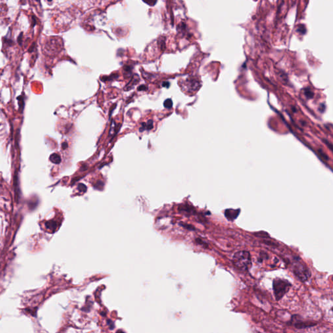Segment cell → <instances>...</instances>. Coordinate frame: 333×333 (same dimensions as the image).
Listing matches in <instances>:
<instances>
[{
	"instance_id": "6da1fadb",
	"label": "cell",
	"mask_w": 333,
	"mask_h": 333,
	"mask_svg": "<svg viewBox=\"0 0 333 333\" xmlns=\"http://www.w3.org/2000/svg\"><path fill=\"white\" fill-rule=\"evenodd\" d=\"M232 262L234 267L240 271H247L252 266L250 254L247 250H239L234 253Z\"/></svg>"
},
{
	"instance_id": "7a4b0ae2",
	"label": "cell",
	"mask_w": 333,
	"mask_h": 333,
	"mask_svg": "<svg viewBox=\"0 0 333 333\" xmlns=\"http://www.w3.org/2000/svg\"><path fill=\"white\" fill-rule=\"evenodd\" d=\"M292 286L288 280L277 277L273 280V291L275 300L279 301L288 293Z\"/></svg>"
},
{
	"instance_id": "3957f363",
	"label": "cell",
	"mask_w": 333,
	"mask_h": 333,
	"mask_svg": "<svg viewBox=\"0 0 333 333\" xmlns=\"http://www.w3.org/2000/svg\"><path fill=\"white\" fill-rule=\"evenodd\" d=\"M292 271L297 279L302 282L307 281L311 277V272L309 268L305 264L301 262V260H297V257L292 266Z\"/></svg>"
},
{
	"instance_id": "277c9868",
	"label": "cell",
	"mask_w": 333,
	"mask_h": 333,
	"mask_svg": "<svg viewBox=\"0 0 333 333\" xmlns=\"http://www.w3.org/2000/svg\"><path fill=\"white\" fill-rule=\"evenodd\" d=\"M290 325H292L297 329H305L316 326L317 323L311 321H304L301 318H297V315L292 316L290 321H289Z\"/></svg>"
},
{
	"instance_id": "5b68a950",
	"label": "cell",
	"mask_w": 333,
	"mask_h": 333,
	"mask_svg": "<svg viewBox=\"0 0 333 333\" xmlns=\"http://www.w3.org/2000/svg\"><path fill=\"white\" fill-rule=\"evenodd\" d=\"M240 212H241V210L240 209H226L225 210V216L226 218V219L229 221H234L236 220L239 215Z\"/></svg>"
},
{
	"instance_id": "8992f818",
	"label": "cell",
	"mask_w": 333,
	"mask_h": 333,
	"mask_svg": "<svg viewBox=\"0 0 333 333\" xmlns=\"http://www.w3.org/2000/svg\"><path fill=\"white\" fill-rule=\"evenodd\" d=\"M60 44V42L59 41L58 39H56V38H51V39H50L48 41H47V42L46 44V50H48L49 51H56L57 49L58 50V48L60 46V45L57 46V44Z\"/></svg>"
},
{
	"instance_id": "52a82bcc",
	"label": "cell",
	"mask_w": 333,
	"mask_h": 333,
	"mask_svg": "<svg viewBox=\"0 0 333 333\" xmlns=\"http://www.w3.org/2000/svg\"><path fill=\"white\" fill-rule=\"evenodd\" d=\"M50 160L54 164H59L61 162V156L57 153H53L50 156Z\"/></svg>"
},
{
	"instance_id": "ba28073f",
	"label": "cell",
	"mask_w": 333,
	"mask_h": 333,
	"mask_svg": "<svg viewBox=\"0 0 333 333\" xmlns=\"http://www.w3.org/2000/svg\"><path fill=\"white\" fill-rule=\"evenodd\" d=\"M180 211H182V212H184V213H187V214H189V215L195 214V209L192 208V207L188 206V205L183 206L182 208H180Z\"/></svg>"
},
{
	"instance_id": "9c48e42d",
	"label": "cell",
	"mask_w": 333,
	"mask_h": 333,
	"mask_svg": "<svg viewBox=\"0 0 333 333\" xmlns=\"http://www.w3.org/2000/svg\"><path fill=\"white\" fill-rule=\"evenodd\" d=\"M254 235L258 237H260V238L263 239H270L271 237L269 235V234L265 231H259L256 232L254 233Z\"/></svg>"
},
{
	"instance_id": "30bf717a",
	"label": "cell",
	"mask_w": 333,
	"mask_h": 333,
	"mask_svg": "<svg viewBox=\"0 0 333 333\" xmlns=\"http://www.w3.org/2000/svg\"><path fill=\"white\" fill-rule=\"evenodd\" d=\"M17 100H18V105H19V110H20V113H22V111L24 109V106H25V102H24V98L22 96H19L17 98Z\"/></svg>"
},
{
	"instance_id": "8fae6325",
	"label": "cell",
	"mask_w": 333,
	"mask_h": 333,
	"mask_svg": "<svg viewBox=\"0 0 333 333\" xmlns=\"http://www.w3.org/2000/svg\"><path fill=\"white\" fill-rule=\"evenodd\" d=\"M269 258V256H268V254L267 253L264 252V251H261L260 253V257L258 258V262H262L263 260H267V259Z\"/></svg>"
},
{
	"instance_id": "7c38bea8",
	"label": "cell",
	"mask_w": 333,
	"mask_h": 333,
	"mask_svg": "<svg viewBox=\"0 0 333 333\" xmlns=\"http://www.w3.org/2000/svg\"><path fill=\"white\" fill-rule=\"evenodd\" d=\"M195 241L196 244L199 245H201L202 247L205 248V249H208V244H207L206 242H205L204 241H203V239H201L200 238H196L195 239Z\"/></svg>"
},
{
	"instance_id": "4fadbf2b",
	"label": "cell",
	"mask_w": 333,
	"mask_h": 333,
	"mask_svg": "<svg viewBox=\"0 0 333 333\" xmlns=\"http://www.w3.org/2000/svg\"><path fill=\"white\" fill-rule=\"evenodd\" d=\"M296 32L299 33L301 35H305L307 33V29H306V27L304 25H299L297 26Z\"/></svg>"
},
{
	"instance_id": "5bb4252c",
	"label": "cell",
	"mask_w": 333,
	"mask_h": 333,
	"mask_svg": "<svg viewBox=\"0 0 333 333\" xmlns=\"http://www.w3.org/2000/svg\"><path fill=\"white\" fill-rule=\"evenodd\" d=\"M180 225L182 226H183L184 228H185L187 230H196V228L193 226V225H187V224H183V223H180Z\"/></svg>"
},
{
	"instance_id": "9a60e30c",
	"label": "cell",
	"mask_w": 333,
	"mask_h": 333,
	"mask_svg": "<svg viewBox=\"0 0 333 333\" xmlns=\"http://www.w3.org/2000/svg\"><path fill=\"white\" fill-rule=\"evenodd\" d=\"M46 226L50 229H56L57 227V223L53 221H50L46 224Z\"/></svg>"
},
{
	"instance_id": "2e32d148",
	"label": "cell",
	"mask_w": 333,
	"mask_h": 333,
	"mask_svg": "<svg viewBox=\"0 0 333 333\" xmlns=\"http://www.w3.org/2000/svg\"><path fill=\"white\" fill-rule=\"evenodd\" d=\"M164 105L166 108H171L173 106V102L171 100H166L164 102Z\"/></svg>"
},
{
	"instance_id": "e0dca14e",
	"label": "cell",
	"mask_w": 333,
	"mask_h": 333,
	"mask_svg": "<svg viewBox=\"0 0 333 333\" xmlns=\"http://www.w3.org/2000/svg\"><path fill=\"white\" fill-rule=\"evenodd\" d=\"M265 244H267V245H269V246H272V247L278 246V244L277 245L276 243L272 241H271V240H269V241H265Z\"/></svg>"
},
{
	"instance_id": "ac0fdd59",
	"label": "cell",
	"mask_w": 333,
	"mask_h": 333,
	"mask_svg": "<svg viewBox=\"0 0 333 333\" xmlns=\"http://www.w3.org/2000/svg\"><path fill=\"white\" fill-rule=\"evenodd\" d=\"M78 189L80 190V191L85 192L87 190V187L85 185L81 184L78 185Z\"/></svg>"
},
{
	"instance_id": "d6986e66",
	"label": "cell",
	"mask_w": 333,
	"mask_h": 333,
	"mask_svg": "<svg viewBox=\"0 0 333 333\" xmlns=\"http://www.w3.org/2000/svg\"><path fill=\"white\" fill-rule=\"evenodd\" d=\"M305 94L306 96H307V97L309 98L313 97V93H312V92H311L310 90H308V91H305Z\"/></svg>"
},
{
	"instance_id": "ffe728a7",
	"label": "cell",
	"mask_w": 333,
	"mask_h": 333,
	"mask_svg": "<svg viewBox=\"0 0 333 333\" xmlns=\"http://www.w3.org/2000/svg\"><path fill=\"white\" fill-rule=\"evenodd\" d=\"M144 2H146V3H148L151 5H154L155 3H156V0H144Z\"/></svg>"
},
{
	"instance_id": "44dd1931",
	"label": "cell",
	"mask_w": 333,
	"mask_h": 333,
	"mask_svg": "<svg viewBox=\"0 0 333 333\" xmlns=\"http://www.w3.org/2000/svg\"><path fill=\"white\" fill-rule=\"evenodd\" d=\"M22 38H23V33H21L20 35H19V37H18V39H17L18 42L20 45H21L22 42Z\"/></svg>"
},
{
	"instance_id": "7402d4cb",
	"label": "cell",
	"mask_w": 333,
	"mask_h": 333,
	"mask_svg": "<svg viewBox=\"0 0 333 333\" xmlns=\"http://www.w3.org/2000/svg\"><path fill=\"white\" fill-rule=\"evenodd\" d=\"M67 147H68V144L67 143H63L62 144V149H66Z\"/></svg>"
},
{
	"instance_id": "603a6c76",
	"label": "cell",
	"mask_w": 333,
	"mask_h": 333,
	"mask_svg": "<svg viewBox=\"0 0 333 333\" xmlns=\"http://www.w3.org/2000/svg\"><path fill=\"white\" fill-rule=\"evenodd\" d=\"M108 322H109V324L110 325V329H114V325H113V322L111 321L110 320H108Z\"/></svg>"
}]
</instances>
